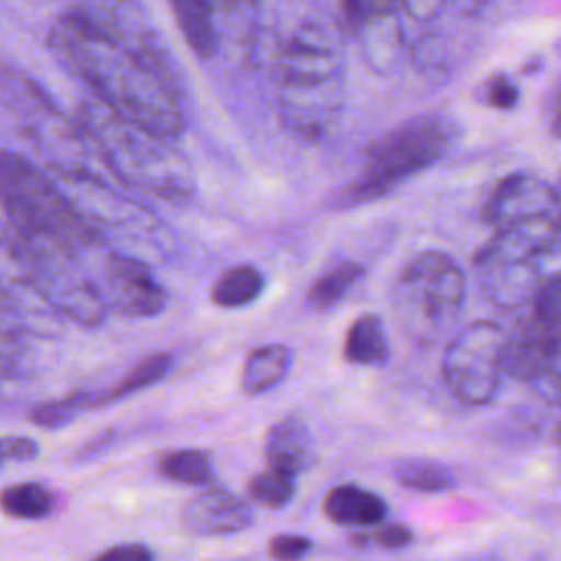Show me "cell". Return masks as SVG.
<instances>
[{
	"label": "cell",
	"instance_id": "27",
	"mask_svg": "<svg viewBox=\"0 0 561 561\" xmlns=\"http://www.w3.org/2000/svg\"><path fill=\"white\" fill-rule=\"evenodd\" d=\"M528 311L554 329H561V272L543 278Z\"/></svg>",
	"mask_w": 561,
	"mask_h": 561
},
{
	"label": "cell",
	"instance_id": "35",
	"mask_svg": "<svg viewBox=\"0 0 561 561\" xmlns=\"http://www.w3.org/2000/svg\"><path fill=\"white\" fill-rule=\"evenodd\" d=\"M548 127L561 140V79L554 83L552 96L548 101Z\"/></svg>",
	"mask_w": 561,
	"mask_h": 561
},
{
	"label": "cell",
	"instance_id": "17",
	"mask_svg": "<svg viewBox=\"0 0 561 561\" xmlns=\"http://www.w3.org/2000/svg\"><path fill=\"white\" fill-rule=\"evenodd\" d=\"M342 355L355 366H383L390 357V342L383 322L375 313H362L346 331Z\"/></svg>",
	"mask_w": 561,
	"mask_h": 561
},
{
	"label": "cell",
	"instance_id": "30",
	"mask_svg": "<svg viewBox=\"0 0 561 561\" xmlns=\"http://www.w3.org/2000/svg\"><path fill=\"white\" fill-rule=\"evenodd\" d=\"M270 557L274 561H300L311 550V539L305 535H274L267 543Z\"/></svg>",
	"mask_w": 561,
	"mask_h": 561
},
{
	"label": "cell",
	"instance_id": "22",
	"mask_svg": "<svg viewBox=\"0 0 561 561\" xmlns=\"http://www.w3.org/2000/svg\"><path fill=\"white\" fill-rule=\"evenodd\" d=\"M392 476L401 486L423 493L447 491L456 482L449 467L430 458H401L394 462Z\"/></svg>",
	"mask_w": 561,
	"mask_h": 561
},
{
	"label": "cell",
	"instance_id": "36",
	"mask_svg": "<svg viewBox=\"0 0 561 561\" xmlns=\"http://www.w3.org/2000/svg\"><path fill=\"white\" fill-rule=\"evenodd\" d=\"M554 436H557V443H561V423L557 425V434Z\"/></svg>",
	"mask_w": 561,
	"mask_h": 561
},
{
	"label": "cell",
	"instance_id": "6",
	"mask_svg": "<svg viewBox=\"0 0 561 561\" xmlns=\"http://www.w3.org/2000/svg\"><path fill=\"white\" fill-rule=\"evenodd\" d=\"M467 280L460 265L445 252L416 254L392 285V311L401 331L416 346H432L456 324Z\"/></svg>",
	"mask_w": 561,
	"mask_h": 561
},
{
	"label": "cell",
	"instance_id": "16",
	"mask_svg": "<svg viewBox=\"0 0 561 561\" xmlns=\"http://www.w3.org/2000/svg\"><path fill=\"white\" fill-rule=\"evenodd\" d=\"M322 511L337 526H375L383 522L388 506L373 491L357 484H337L327 491Z\"/></svg>",
	"mask_w": 561,
	"mask_h": 561
},
{
	"label": "cell",
	"instance_id": "18",
	"mask_svg": "<svg viewBox=\"0 0 561 561\" xmlns=\"http://www.w3.org/2000/svg\"><path fill=\"white\" fill-rule=\"evenodd\" d=\"M171 364H173V357L169 353L147 355L142 362H138L123 379H118L107 390H83L85 410L110 405V403H114L118 399H125V397H129V394H134L138 390L149 388L151 383H156V381L167 377V373L171 370Z\"/></svg>",
	"mask_w": 561,
	"mask_h": 561
},
{
	"label": "cell",
	"instance_id": "11",
	"mask_svg": "<svg viewBox=\"0 0 561 561\" xmlns=\"http://www.w3.org/2000/svg\"><path fill=\"white\" fill-rule=\"evenodd\" d=\"M105 300L129 318L158 316L167 305V291L140 259L112 252L105 259Z\"/></svg>",
	"mask_w": 561,
	"mask_h": 561
},
{
	"label": "cell",
	"instance_id": "24",
	"mask_svg": "<svg viewBox=\"0 0 561 561\" xmlns=\"http://www.w3.org/2000/svg\"><path fill=\"white\" fill-rule=\"evenodd\" d=\"M362 276H364V265H359L355 261H342L311 283V287L307 291V302L318 311L331 309L346 296V291Z\"/></svg>",
	"mask_w": 561,
	"mask_h": 561
},
{
	"label": "cell",
	"instance_id": "10",
	"mask_svg": "<svg viewBox=\"0 0 561 561\" xmlns=\"http://www.w3.org/2000/svg\"><path fill=\"white\" fill-rule=\"evenodd\" d=\"M541 256L513 237L495 232L476 254L473 272L484 296L500 309L530 307L543 274Z\"/></svg>",
	"mask_w": 561,
	"mask_h": 561
},
{
	"label": "cell",
	"instance_id": "26",
	"mask_svg": "<svg viewBox=\"0 0 561 561\" xmlns=\"http://www.w3.org/2000/svg\"><path fill=\"white\" fill-rule=\"evenodd\" d=\"M294 493H296V476L276 467H267L259 471L248 482V495L267 508L287 506Z\"/></svg>",
	"mask_w": 561,
	"mask_h": 561
},
{
	"label": "cell",
	"instance_id": "4",
	"mask_svg": "<svg viewBox=\"0 0 561 561\" xmlns=\"http://www.w3.org/2000/svg\"><path fill=\"white\" fill-rule=\"evenodd\" d=\"M79 125L112 175L127 186L167 199L191 195V169L167 138L116 116L94 99L79 107Z\"/></svg>",
	"mask_w": 561,
	"mask_h": 561
},
{
	"label": "cell",
	"instance_id": "25",
	"mask_svg": "<svg viewBox=\"0 0 561 561\" xmlns=\"http://www.w3.org/2000/svg\"><path fill=\"white\" fill-rule=\"evenodd\" d=\"M158 471L162 478L191 484V486H204L213 482V465L210 456L202 449H173L160 456Z\"/></svg>",
	"mask_w": 561,
	"mask_h": 561
},
{
	"label": "cell",
	"instance_id": "13",
	"mask_svg": "<svg viewBox=\"0 0 561 561\" xmlns=\"http://www.w3.org/2000/svg\"><path fill=\"white\" fill-rule=\"evenodd\" d=\"M252 517L250 504L221 486L199 491L182 508V524L186 533L195 537L232 535L245 530L252 524Z\"/></svg>",
	"mask_w": 561,
	"mask_h": 561
},
{
	"label": "cell",
	"instance_id": "15",
	"mask_svg": "<svg viewBox=\"0 0 561 561\" xmlns=\"http://www.w3.org/2000/svg\"><path fill=\"white\" fill-rule=\"evenodd\" d=\"M265 456L270 467L298 476L316 462L313 436L300 419L283 416L267 430Z\"/></svg>",
	"mask_w": 561,
	"mask_h": 561
},
{
	"label": "cell",
	"instance_id": "37",
	"mask_svg": "<svg viewBox=\"0 0 561 561\" xmlns=\"http://www.w3.org/2000/svg\"><path fill=\"white\" fill-rule=\"evenodd\" d=\"M559 193H561V180H559Z\"/></svg>",
	"mask_w": 561,
	"mask_h": 561
},
{
	"label": "cell",
	"instance_id": "20",
	"mask_svg": "<svg viewBox=\"0 0 561 561\" xmlns=\"http://www.w3.org/2000/svg\"><path fill=\"white\" fill-rule=\"evenodd\" d=\"M291 351L285 344L252 348L241 368V388L248 394H263L280 383L289 370Z\"/></svg>",
	"mask_w": 561,
	"mask_h": 561
},
{
	"label": "cell",
	"instance_id": "5",
	"mask_svg": "<svg viewBox=\"0 0 561 561\" xmlns=\"http://www.w3.org/2000/svg\"><path fill=\"white\" fill-rule=\"evenodd\" d=\"M458 140V125L445 114H421L392 127L370 145L357 178L335 199L337 208L375 202L412 175L443 160Z\"/></svg>",
	"mask_w": 561,
	"mask_h": 561
},
{
	"label": "cell",
	"instance_id": "2",
	"mask_svg": "<svg viewBox=\"0 0 561 561\" xmlns=\"http://www.w3.org/2000/svg\"><path fill=\"white\" fill-rule=\"evenodd\" d=\"M276 83L283 121L302 134L329 127L344 101V61L335 24L320 15H294L272 24L256 44Z\"/></svg>",
	"mask_w": 561,
	"mask_h": 561
},
{
	"label": "cell",
	"instance_id": "34",
	"mask_svg": "<svg viewBox=\"0 0 561 561\" xmlns=\"http://www.w3.org/2000/svg\"><path fill=\"white\" fill-rule=\"evenodd\" d=\"M92 561H153V552L142 543H121L103 550Z\"/></svg>",
	"mask_w": 561,
	"mask_h": 561
},
{
	"label": "cell",
	"instance_id": "23",
	"mask_svg": "<svg viewBox=\"0 0 561 561\" xmlns=\"http://www.w3.org/2000/svg\"><path fill=\"white\" fill-rule=\"evenodd\" d=\"M2 511L15 519H42L55 511V493L42 482H15L2 491Z\"/></svg>",
	"mask_w": 561,
	"mask_h": 561
},
{
	"label": "cell",
	"instance_id": "21",
	"mask_svg": "<svg viewBox=\"0 0 561 561\" xmlns=\"http://www.w3.org/2000/svg\"><path fill=\"white\" fill-rule=\"evenodd\" d=\"M265 287L263 274L252 265H234L224 272L213 289L210 300L224 309H239L254 302Z\"/></svg>",
	"mask_w": 561,
	"mask_h": 561
},
{
	"label": "cell",
	"instance_id": "1",
	"mask_svg": "<svg viewBox=\"0 0 561 561\" xmlns=\"http://www.w3.org/2000/svg\"><path fill=\"white\" fill-rule=\"evenodd\" d=\"M134 4H77L48 33L55 59L116 116L160 136L184 127L180 90L167 53Z\"/></svg>",
	"mask_w": 561,
	"mask_h": 561
},
{
	"label": "cell",
	"instance_id": "32",
	"mask_svg": "<svg viewBox=\"0 0 561 561\" xmlns=\"http://www.w3.org/2000/svg\"><path fill=\"white\" fill-rule=\"evenodd\" d=\"M368 537L373 543L394 550V548H403L412 541V530L403 524H381L373 533H368Z\"/></svg>",
	"mask_w": 561,
	"mask_h": 561
},
{
	"label": "cell",
	"instance_id": "33",
	"mask_svg": "<svg viewBox=\"0 0 561 561\" xmlns=\"http://www.w3.org/2000/svg\"><path fill=\"white\" fill-rule=\"evenodd\" d=\"M39 454V445L22 434H4L2 436V458L4 460H33Z\"/></svg>",
	"mask_w": 561,
	"mask_h": 561
},
{
	"label": "cell",
	"instance_id": "19",
	"mask_svg": "<svg viewBox=\"0 0 561 561\" xmlns=\"http://www.w3.org/2000/svg\"><path fill=\"white\" fill-rule=\"evenodd\" d=\"M171 11L182 31L184 42L202 59H208L219 48V33L213 20V4L204 0H173Z\"/></svg>",
	"mask_w": 561,
	"mask_h": 561
},
{
	"label": "cell",
	"instance_id": "8",
	"mask_svg": "<svg viewBox=\"0 0 561 561\" xmlns=\"http://www.w3.org/2000/svg\"><path fill=\"white\" fill-rule=\"evenodd\" d=\"M4 103L20 118L22 134L37 145L53 171L64 178H81L96 184L99 180L90 171L85 156L88 149L83 140L88 138L81 125H70V121L48 103V99L22 75H15V85L4 79Z\"/></svg>",
	"mask_w": 561,
	"mask_h": 561
},
{
	"label": "cell",
	"instance_id": "14",
	"mask_svg": "<svg viewBox=\"0 0 561 561\" xmlns=\"http://www.w3.org/2000/svg\"><path fill=\"white\" fill-rule=\"evenodd\" d=\"M557 331L528 311L506 337V375L533 386L543 370Z\"/></svg>",
	"mask_w": 561,
	"mask_h": 561
},
{
	"label": "cell",
	"instance_id": "3",
	"mask_svg": "<svg viewBox=\"0 0 561 561\" xmlns=\"http://www.w3.org/2000/svg\"><path fill=\"white\" fill-rule=\"evenodd\" d=\"M0 191L7 248L75 256L101 241L85 215L24 156L2 151Z\"/></svg>",
	"mask_w": 561,
	"mask_h": 561
},
{
	"label": "cell",
	"instance_id": "28",
	"mask_svg": "<svg viewBox=\"0 0 561 561\" xmlns=\"http://www.w3.org/2000/svg\"><path fill=\"white\" fill-rule=\"evenodd\" d=\"M533 388L543 401L561 403V329L557 331L550 344L548 359L543 364L539 379L533 383Z\"/></svg>",
	"mask_w": 561,
	"mask_h": 561
},
{
	"label": "cell",
	"instance_id": "31",
	"mask_svg": "<svg viewBox=\"0 0 561 561\" xmlns=\"http://www.w3.org/2000/svg\"><path fill=\"white\" fill-rule=\"evenodd\" d=\"M484 96H486V103L491 107H500V110H508L517 103V88L515 83L504 77V75H495L486 81L484 85Z\"/></svg>",
	"mask_w": 561,
	"mask_h": 561
},
{
	"label": "cell",
	"instance_id": "29",
	"mask_svg": "<svg viewBox=\"0 0 561 561\" xmlns=\"http://www.w3.org/2000/svg\"><path fill=\"white\" fill-rule=\"evenodd\" d=\"M77 414H79V408L72 403L70 394H66L61 399L44 401V403L35 405L28 412V421L37 427H44V430H59V427L72 423Z\"/></svg>",
	"mask_w": 561,
	"mask_h": 561
},
{
	"label": "cell",
	"instance_id": "12",
	"mask_svg": "<svg viewBox=\"0 0 561 561\" xmlns=\"http://www.w3.org/2000/svg\"><path fill=\"white\" fill-rule=\"evenodd\" d=\"M337 9L348 31H353L355 37L362 42L368 61L377 68H388L397 57V48L403 33L401 22L397 18V11L401 7L394 2L379 0H351L340 2Z\"/></svg>",
	"mask_w": 561,
	"mask_h": 561
},
{
	"label": "cell",
	"instance_id": "7",
	"mask_svg": "<svg viewBox=\"0 0 561 561\" xmlns=\"http://www.w3.org/2000/svg\"><path fill=\"white\" fill-rule=\"evenodd\" d=\"M484 219L541 259L561 250V193L537 175L511 173L500 180L484 204Z\"/></svg>",
	"mask_w": 561,
	"mask_h": 561
},
{
	"label": "cell",
	"instance_id": "9",
	"mask_svg": "<svg viewBox=\"0 0 561 561\" xmlns=\"http://www.w3.org/2000/svg\"><path fill=\"white\" fill-rule=\"evenodd\" d=\"M508 333L491 322L478 320L462 327L445 344L440 373L449 392L467 405H486L506 375Z\"/></svg>",
	"mask_w": 561,
	"mask_h": 561
}]
</instances>
